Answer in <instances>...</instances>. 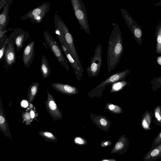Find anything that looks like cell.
Segmentation results:
<instances>
[{"label": "cell", "instance_id": "cell-12", "mask_svg": "<svg viewBox=\"0 0 161 161\" xmlns=\"http://www.w3.org/2000/svg\"><path fill=\"white\" fill-rule=\"evenodd\" d=\"M35 44L34 41H31L26 46L23 50L22 60L25 67H29L32 63L35 57Z\"/></svg>", "mask_w": 161, "mask_h": 161}, {"label": "cell", "instance_id": "cell-1", "mask_svg": "<svg viewBox=\"0 0 161 161\" xmlns=\"http://www.w3.org/2000/svg\"><path fill=\"white\" fill-rule=\"evenodd\" d=\"M113 28L109 36L107 50V67L108 72L113 70L119 64L124 52L122 33L118 24H112Z\"/></svg>", "mask_w": 161, "mask_h": 161}, {"label": "cell", "instance_id": "cell-10", "mask_svg": "<svg viewBox=\"0 0 161 161\" xmlns=\"http://www.w3.org/2000/svg\"><path fill=\"white\" fill-rule=\"evenodd\" d=\"M4 60V68L7 70L13 66L16 62V55L14 44L8 41L6 49Z\"/></svg>", "mask_w": 161, "mask_h": 161}, {"label": "cell", "instance_id": "cell-32", "mask_svg": "<svg viewBox=\"0 0 161 161\" xmlns=\"http://www.w3.org/2000/svg\"><path fill=\"white\" fill-rule=\"evenodd\" d=\"M75 143L80 145L84 144L86 143L84 139L80 137H76L75 139Z\"/></svg>", "mask_w": 161, "mask_h": 161}, {"label": "cell", "instance_id": "cell-6", "mask_svg": "<svg viewBox=\"0 0 161 161\" xmlns=\"http://www.w3.org/2000/svg\"><path fill=\"white\" fill-rule=\"evenodd\" d=\"M50 8L49 2H44L38 7L29 11L21 17L20 20L30 19V21L33 23H40L49 10Z\"/></svg>", "mask_w": 161, "mask_h": 161}, {"label": "cell", "instance_id": "cell-23", "mask_svg": "<svg viewBox=\"0 0 161 161\" xmlns=\"http://www.w3.org/2000/svg\"><path fill=\"white\" fill-rule=\"evenodd\" d=\"M155 36L156 40V52L161 54V21L155 28Z\"/></svg>", "mask_w": 161, "mask_h": 161}, {"label": "cell", "instance_id": "cell-34", "mask_svg": "<svg viewBox=\"0 0 161 161\" xmlns=\"http://www.w3.org/2000/svg\"><path fill=\"white\" fill-rule=\"evenodd\" d=\"M157 60L158 64L161 65V56L158 57Z\"/></svg>", "mask_w": 161, "mask_h": 161}, {"label": "cell", "instance_id": "cell-35", "mask_svg": "<svg viewBox=\"0 0 161 161\" xmlns=\"http://www.w3.org/2000/svg\"><path fill=\"white\" fill-rule=\"evenodd\" d=\"M22 106L25 107L27 105V103L26 101H24L22 103Z\"/></svg>", "mask_w": 161, "mask_h": 161}, {"label": "cell", "instance_id": "cell-14", "mask_svg": "<svg viewBox=\"0 0 161 161\" xmlns=\"http://www.w3.org/2000/svg\"><path fill=\"white\" fill-rule=\"evenodd\" d=\"M51 86L57 91L67 95H75L79 91V89L76 87L67 84L55 82L52 83Z\"/></svg>", "mask_w": 161, "mask_h": 161}, {"label": "cell", "instance_id": "cell-21", "mask_svg": "<svg viewBox=\"0 0 161 161\" xmlns=\"http://www.w3.org/2000/svg\"><path fill=\"white\" fill-rule=\"evenodd\" d=\"M39 82L32 83L28 88L27 94V100L29 103H31L38 93Z\"/></svg>", "mask_w": 161, "mask_h": 161}, {"label": "cell", "instance_id": "cell-25", "mask_svg": "<svg viewBox=\"0 0 161 161\" xmlns=\"http://www.w3.org/2000/svg\"><path fill=\"white\" fill-rule=\"evenodd\" d=\"M105 108L108 112L114 114H120L124 111L120 106L110 103H106Z\"/></svg>", "mask_w": 161, "mask_h": 161}, {"label": "cell", "instance_id": "cell-4", "mask_svg": "<svg viewBox=\"0 0 161 161\" xmlns=\"http://www.w3.org/2000/svg\"><path fill=\"white\" fill-rule=\"evenodd\" d=\"M43 35L46 43L58 61L65 69L69 71V68L68 62L64 55L61 48L58 42L47 31H44Z\"/></svg>", "mask_w": 161, "mask_h": 161}, {"label": "cell", "instance_id": "cell-27", "mask_svg": "<svg viewBox=\"0 0 161 161\" xmlns=\"http://www.w3.org/2000/svg\"><path fill=\"white\" fill-rule=\"evenodd\" d=\"M152 85V89L155 92L161 87V76L155 78L150 81Z\"/></svg>", "mask_w": 161, "mask_h": 161}, {"label": "cell", "instance_id": "cell-17", "mask_svg": "<svg viewBox=\"0 0 161 161\" xmlns=\"http://www.w3.org/2000/svg\"><path fill=\"white\" fill-rule=\"evenodd\" d=\"M129 145V142L128 138L124 135L121 136L115 144L111 153H123L126 152Z\"/></svg>", "mask_w": 161, "mask_h": 161}, {"label": "cell", "instance_id": "cell-18", "mask_svg": "<svg viewBox=\"0 0 161 161\" xmlns=\"http://www.w3.org/2000/svg\"><path fill=\"white\" fill-rule=\"evenodd\" d=\"M161 158V143L150 149L143 158L144 161H154Z\"/></svg>", "mask_w": 161, "mask_h": 161}, {"label": "cell", "instance_id": "cell-20", "mask_svg": "<svg viewBox=\"0 0 161 161\" xmlns=\"http://www.w3.org/2000/svg\"><path fill=\"white\" fill-rule=\"evenodd\" d=\"M0 129L1 131L5 134H10L8 125L5 116L3 105L0 97Z\"/></svg>", "mask_w": 161, "mask_h": 161}, {"label": "cell", "instance_id": "cell-26", "mask_svg": "<svg viewBox=\"0 0 161 161\" xmlns=\"http://www.w3.org/2000/svg\"><path fill=\"white\" fill-rule=\"evenodd\" d=\"M154 120L153 122L161 127V106L158 105L153 108Z\"/></svg>", "mask_w": 161, "mask_h": 161}, {"label": "cell", "instance_id": "cell-2", "mask_svg": "<svg viewBox=\"0 0 161 161\" xmlns=\"http://www.w3.org/2000/svg\"><path fill=\"white\" fill-rule=\"evenodd\" d=\"M130 72V69H126L114 73L90 91L88 93L87 96L91 98L100 97L106 86H108L118 81L125 80Z\"/></svg>", "mask_w": 161, "mask_h": 161}, {"label": "cell", "instance_id": "cell-31", "mask_svg": "<svg viewBox=\"0 0 161 161\" xmlns=\"http://www.w3.org/2000/svg\"><path fill=\"white\" fill-rule=\"evenodd\" d=\"M40 135L46 138L52 140H55L56 137L52 133L48 131H41L39 132Z\"/></svg>", "mask_w": 161, "mask_h": 161}, {"label": "cell", "instance_id": "cell-16", "mask_svg": "<svg viewBox=\"0 0 161 161\" xmlns=\"http://www.w3.org/2000/svg\"><path fill=\"white\" fill-rule=\"evenodd\" d=\"M12 2L13 0H9L8 3L4 7L0 14V35L6 30V28L8 25L9 20L8 12Z\"/></svg>", "mask_w": 161, "mask_h": 161}, {"label": "cell", "instance_id": "cell-30", "mask_svg": "<svg viewBox=\"0 0 161 161\" xmlns=\"http://www.w3.org/2000/svg\"><path fill=\"white\" fill-rule=\"evenodd\" d=\"M161 143V130L158 134L156 137L153 140L152 145L151 149Z\"/></svg>", "mask_w": 161, "mask_h": 161}, {"label": "cell", "instance_id": "cell-33", "mask_svg": "<svg viewBox=\"0 0 161 161\" xmlns=\"http://www.w3.org/2000/svg\"><path fill=\"white\" fill-rule=\"evenodd\" d=\"M9 0H1L0 1V10L2 8L3 9L4 7L8 3Z\"/></svg>", "mask_w": 161, "mask_h": 161}, {"label": "cell", "instance_id": "cell-7", "mask_svg": "<svg viewBox=\"0 0 161 161\" xmlns=\"http://www.w3.org/2000/svg\"><path fill=\"white\" fill-rule=\"evenodd\" d=\"M103 50L102 45L99 44L96 47L93 57L90 65L86 68V71L90 77H97L99 74L102 65Z\"/></svg>", "mask_w": 161, "mask_h": 161}, {"label": "cell", "instance_id": "cell-37", "mask_svg": "<svg viewBox=\"0 0 161 161\" xmlns=\"http://www.w3.org/2000/svg\"><path fill=\"white\" fill-rule=\"evenodd\" d=\"M160 5H161V1H160L159 2L156 3L154 5V6H160Z\"/></svg>", "mask_w": 161, "mask_h": 161}, {"label": "cell", "instance_id": "cell-13", "mask_svg": "<svg viewBox=\"0 0 161 161\" xmlns=\"http://www.w3.org/2000/svg\"><path fill=\"white\" fill-rule=\"evenodd\" d=\"M89 115L92 122L97 127L106 132L109 131L111 123L106 116L92 113Z\"/></svg>", "mask_w": 161, "mask_h": 161}, {"label": "cell", "instance_id": "cell-36", "mask_svg": "<svg viewBox=\"0 0 161 161\" xmlns=\"http://www.w3.org/2000/svg\"><path fill=\"white\" fill-rule=\"evenodd\" d=\"M101 161H117L116 160L114 159H104Z\"/></svg>", "mask_w": 161, "mask_h": 161}, {"label": "cell", "instance_id": "cell-9", "mask_svg": "<svg viewBox=\"0 0 161 161\" xmlns=\"http://www.w3.org/2000/svg\"><path fill=\"white\" fill-rule=\"evenodd\" d=\"M47 99L44 102L47 111L53 120L61 119L63 117L62 114L59 110L53 96L47 89Z\"/></svg>", "mask_w": 161, "mask_h": 161}, {"label": "cell", "instance_id": "cell-8", "mask_svg": "<svg viewBox=\"0 0 161 161\" xmlns=\"http://www.w3.org/2000/svg\"><path fill=\"white\" fill-rule=\"evenodd\" d=\"M13 31L8 37L9 42L14 44L17 52L23 47L24 43L28 39H31L29 32L20 28L10 29Z\"/></svg>", "mask_w": 161, "mask_h": 161}, {"label": "cell", "instance_id": "cell-29", "mask_svg": "<svg viewBox=\"0 0 161 161\" xmlns=\"http://www.w3.org/2000/svg\"><path fill=\"white\" fill-rule=\"evenodd\" d=\"M8 38L6 40L4 43L1 47L0 49V62L4 59L5 53L7 45L8 42Z\"/></svg>", "mask_w": 161, "mask_h": 161}, {"label": "cell", "instance_id": "cell-15", "mask_svg": "<svg viewBox=\"0 0 161 161\" xmlns=\"http://www.w3.org/2000/svg\"><path fill=\"white\" fill-rule=\"evenodd\" d=\"M54 23L55 28V33L60 44L65 43L64 25V22L58 14L57 11L55 12L54 15Z\"/></svg>", "mask_w": 161, "mask_h": 161}, {"label": "cell", "instance_id": "cell-22", "mask_svg": "<svg viewBox=\"0 0 161 161\" xmlns=\"http://www.w3.org/2000/svg\"><path fill=\"white\" fill-rule=\"evenodd\" d=\"M40 69L44 79L49 77L51 73V68L48 60L44 55L42 57Z\"/></svg>", "mask_w": 161, "mask_h": 161}, {"label": "cell", "instance_id": "cell-11", "mask_svg": "<svg viewBox=\"0 0 161 161\" xmlns=\"http://www.w3.org/2000/svg\"><path fill=\"white\" fill-rule=\"evenodd\" d=\"M61 49L68 60L69 63L73 69L77 79L79 81L81 80L83 76L84 69L83 67H80L73 57L69 52L65 45L63 44H60Z\"/></svg>", "mask_w": 161, "mask_h": 161}, {"label": "cell", "instance_id": "cell-28", "mask_svg": "<svg viewBox=\"0 0 161 161\" xmlns=\"http://www.w3.org/2000/svg\"><path fill=\"white\" fill-rule=\"evenodd\" d=\"M22 122L26 125H29L33 120L31 114L28 112H23L22 113Z\"/></svg>", "mask_w": 161, "mask_h": 161}, {"label": "cell", "instance_id": "cell-38", "mask_svg": "<svg viewBox=\"0 0 161 161\" xmlns=\"http://www.w3.org/2000/svg\"><path fill=\"white\" fill-rule=\"evenodd\" d=\"M108 142H104V145H105V146H107V145H108Z\"/></svg>", "mask_w": 161, "mask_h": 161}, {"label": "cell", "instance_id": "cell-5", "mask_svg": "<svg viewBox=\"0 0 161 161\" xmlns=\"http://www.w3.org/2000/svg\"><path fill=\"white\" fill-rule=\"evenodd\" d=\"M120 11L125 22L131 31L134 39L138 44L141 46L142 43V26L138 25L125 9L121 8Z\"/></svg>", "mask_w": 161, "mask_h": 161}, {"label": "cell", "instance_id": "cell-3", "mask_svg": "<svg viewBox=\"0 0 161 161\" xmlns=\"http://www.w3.org/2000/svg\"><path fill=\"white\" fill-rule=\"evenodd\" d=\"M71 3L75 16L81 27L87 34L90 33L86 7L81 0H71Z\"/></svg>", "mask_w": 161, "mask_h": 161}, {"label": "cell", "instance_id": "cell-19", "mask_svg": "<svg viewBox=\"0 0 161 161\" xmlns=\"http://www.w3.org/2000/svg\"><path fill=\"white\" fill-rule=\"evenodd\" d=\"M153 115V110L149 111L148 110H147L143 114L141 120V124L143 129L147 130H152L150 126Z\"/></svg>", "mask_w": 161, "mask_h": 161}, {"label": "cell", "instance_id": "cell-24", "mask_svg": "<svg viewBox=\"0 0 161 161\" xmlns=\"http://www.w3.org/2000/svg\"><path fill=\"white\" fill-rule=\"evenodd\" d=\"M126 80H123L114 82L111 84L110 92L113 93L119 92L125 86L129 85Z\"/></svg>", "mask_w": 161, "mask_h": 161}]
</instances>
